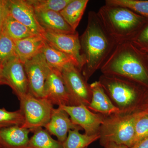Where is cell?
<instances>
[{
    "mask_svg": "<svg viewBox=\"0 0 148 148\" xmlns=\"http://www.w3.org/2000/svg\"><path fill=\"white\" fill-rule=\"evenodd\" d=\"M99 82L107 95L121 113L135 112L140 97L137 83L130 80L102 74Z\"/></svg>",
    "mask_w": 148,
    "mask_h": 148,
    "instance_id": "cell-5",
    "label": "cell"
},
{
    "mask_svg": "<svg viewBox=\"0 0 148 148\" xmlns=\"http://www.w3.org/2000/svg\"><path fill=\"white\" fill-rule=\"evenodd\" d=\"M37 20L45 32L62 34H75L60 12L53 11H35Z\"/></svg>",
    "mask_w": 148,
    "mask_h": 148,
    "instance_id": "cell-17",
    "label": "cell"
},
{
    "mask_svg": "<svg viewBox=\"0 0 148 148\" xmlns=\"http://www.w3.org/2000/svg\"><path fill=\"white\" fill-rule=\"evenodd\" d=\"M106 4L127 8L141 16L148 18V1L106 0Z\"/></svg>",
    "mask_w": 148,
    "mask_h": 148,
    "instance_id": "cell-26",
    "label": "cell"
},
{
    "mask_svg": "<svg viewBox=\"0 0 148 148\" xmlns=\"http://www.w3.org/2000/svg\"><path fill=\"white\" fill-rule=\"evenodd\" d=\"M60 107L68 113L74 124L84 130L85 134L88 135L99 134L105 116L92 112L83 105Z\"/></svg>",
    "mask_w": 148,
    "mask_h": 148,
    "instance_id": "cell-10",
    "label": "cell"
},
{
    "mask_svg": "<svg viewBox=\"0 0 148 148\" xmlns=\"http://www.w3.org/2000/svg\"><path fill=\"white\" fill-rule=\"evenodd\" d=\"M102 74L130 80L148 88V70L131 42L118 43L101 69Z\"/></svg>",
    "mask_w": 148,
    "mask_h": 148,
    "instance_id": "cell-2",
    "label": "cell"
},
{
    "mask_svg": "<svg viewBox=\"0 0 148 148\" xmlns=\"http://www.w3.org/2000/svg\"><path fill=\"white\" fill-rule=\"evenodd\" d=\"M16 57L14 41L2 29L0 32V64L3 66Z\"/></svg>",
    "mask_w": 148,
    "mask_h": 148,
    "instance_id": "cell-24",
    "label": "cell"
},
{
    "mask_svg": "<svg viewBox=\"0 0 148 148\" xmlns=\"http://www.w3.org/2000/svg\"><path fill=\"white\" fill-rule=\"evenodd\" d=\"M35 11H53L60 12L72 0H27Z\"/></svg>",
    "mask_w": 148,
    "mask_h": 148,
    "instance_id": "cell-25",
    "label": "cell"
},
{
    "mask_svg": "<svg viewBox=\"0 0 148 148\" xmlns=\"http://www.w3.org/2000/svg\"><path fill=\"white\" fill-rule=\"evenodd\" d=\"M3 69V66L0 64V86L4 85Z\"/></svg>",
    "mask_w": 148,
    "mask_h": 148,
    "instance_id": "cell-33",
    "label": "cell"
},
{
    "mask_svg": "<svg viewBox=\"0 0 148 148\" xmlns=\"http://www.w3.org/2000/svg\"><path fill=\"white\" fill-rule=\"evenodd\" d=\"M139 111L105 116L99 131L100 145L114 143L130 148L133 145L135 124Z\"/></svg>",
    "mask_w": 148,
    "mask_h": 148,
    "instance_id": "cell-4",
    "label": "cell"
},
{
    "mask_svg": "<svg viewBox=\"0 0 148 148\" xmlns=\"http://www.w3.org/2000/svg\"><path fill=\"white\" fill-rule=\"evenodd\" d=\"M61 73L69 92L70 106L83 105L87 107L91 101L92 92L81 72L71 64Z\"/></svg>",
    "mask_w": 148,
    "mask_h": 148,
    "instance_id": "cell-7",
    "label": "cell"
},
{
    "mask_svg": "<svg viewBox=\"0 0 148 148\" xmlns=\"http://www.w3.org/2000/svg\"><path fill=\"white\" fill-rule=\"evenodd\" d=\"M41 53L51 69L61 72L66 67L71 64L77 67L75 62L71 57L53 47L46 41Z\"/></svg>",
    "mask_w": 148,
    "mask_h": 148,
    "instance_id": "cell-19",
    "label": "cell"
},
{
    "mask_svg": "<svg viewBox=\"0 0 148 148\" xmlns=\"http://www.w3.org/2000/svg\"><path fill=\"white\" fill-rule=\"evenodd\" d=\"M30 129L20 126L0 129V148H29Z\"/></svg>",
    "mask_w": 148,
    "mask_h": 148,
    "instance_id": "cell-16",
    "label": "cell"
},
{
    "mask_svg": "<svg viewBox=\"0 0 148 148\" xmlns=\"http://www.w3.org/2000/svg\"><path fill=\"white\" fill-rule=\"evenodd\" d=\"M80 130H70L63 143V148H87L90 144L99 140L100 135H88L81 134Z\"/></svg>",
    "mask_w": 148,
    "mask_h": 148,
    "instance_id": "cell-23",
    "label": "cell"
},
{
    "mask_svg": "<svg viewBox=\"0 0 148 148\" xmlns=\"http://www.w3.org/2000/svg\"><path fill=\"white\" fill-rule=\"evenodd\" d=\"M44 98L53 106H70L69 92L60 71L51 68L45 84Z\"/></svg>",
    "mask_w": 148,
    "mask_h": 148,
    "instance_id": "cell-13",
    "label": "cell"
},
{
    "mask_svg": "<svg viewBox=\"0 0 148 148\" xmlns=\"http://www.w3.org/2000/svg\"><path fill=\"white\" fill-rule=\"evenodd\" d=\"M148 137V110H146L139 111L138 113L135 122V136L132 146Z\"/></svg>",
    "mask_w": 148,
    "mask_h": 148,
    "instance_id": "cell-28",
    "label": "cell"
},
{
    "mask_svg": "<svg viewBox=\"0 0 148 148\" xmlns=\"http://www.w3.org/2000/svg\"><path fill=\"white\" fill-rule=\"evenodd\" d=\"M28 82L29 93L37 98H44L46 80L51 68L40 53L24 63Z\"/></svg>",
    "mask_w": 148,
    "mask_h": 148,
    "instance_id": "cell-8",
    "label": "cell"
},
{
    "mask_svg": "<svg viewBox=\"0 0 148 148\" xmlns=\"http://www.w3.org/2000/svg\"><path fill=\"white\" fill-rule=\"evenodd\" d=\"M88 2V0H72L60 12L64 20L74 31H76Z\"/></svg>",
    "mask_w": 148,
    "mask_h": 148,
    "instance_id": "cell-20",
    "label": "cell"
},
{
    "mask_svg": "<svg viewBox=\"0 0 148 148\" xmlns=\"http://www.w3.org/2000/svg\"><path fill=\"white\" fill-rule=\"evenodd\" d=\"M24 115L21 110L10 112L0 108V129L13 126H22L24 124Z\"/></svg>",
    "mask_w": 148,
    "mask_h": 148,
    "instance_id": "cell-27",
    "label": "cell"
},
{
    "mask_svg": "<svg viewBox=\"0 0 148 148\" xmlns=\"http://www.w3.org/2000/svg\"><path fill=\"white\" fill-rule=\"evenodd\" d=\"M14 41L17 57L23 63L41 53L46 43L40 35Z\"/></svg>",
    "mask_w": 148,
    "mask_h": 148,
    "instance_id": "cell-18",
    "label": "cell"
},
{
    "mask_svg": "<svg viewBox=\"0 0 148 148\" xmlns=\"http://www.w3.org/2000/svg\"><path fill=\"white\" fill-rule=\"evenodd\" d=\"M131 42L134 45L139 46L141 48L148 50V24L140 30Z\"/></svg>",
    "mask_w": 148,
    "mask_h": 148,
    "instance_id": "cell-29",
    "label": "cell"
},
{
    "mask_svg": "<svg viewBox=\"0 0 148 148\" xmlns=\"http://www.w3.org/2000/svg\"><path fill=\"white\" fill-rule=\"evenodd\" d=\"M79 39L84 61L81 73L88 82L101 69L117 44L106 32L97 12L93 11L88 14L87 26Z\"/></svg>",
    "mask_w": 148,
    "mask_h": 148,
    "instance_id": "cell-1",
    "label": "cell"
},
{
    "mask_svg": "<svg viewBox=\"0 0 148 148\" xmlns=\"http://www.w3.org/2000/svg\"><path fill=\"white\" fill-rule=\"evenodd\" d=\"M130 148H148V137L136 143Z\"/></svg>",
    "mask_w": 148,
    "mask_h": 148,
    "instance_id": "cell-31",
    "label": "cell"
},
{
    "mask_svg": "<svg viewBox=\"0 0 148 148\" xmlns=\"http://www.w3.org/2000/svg\"><path fill=\"white\" fill-rule=\"evenodd\" d=\"M4 85L8 86L18 100L29 93V82L24 63L17 57L9 61L3 66Z\"/></svg>",
    "mask_w": 148,
    "mask_h": 148,
    "instance_id": "cell-11",
    "label": "cell"
},
{
    "mask_svg": "<svg viewBox=\"0 0 148 148\" xmlns=\"http://www.w3.org/2000/svg\"><path fill=\"white\" fill-rule=\"evenodd\" d=\"M104 148H129L123 145H117L114 143H110L106 144L104 146Z\"/></svg>",
    "mask_w": 148,
    "mask_h": 148,
    "instance_id": "cell-32",
    "label": "cell"
},
{
    "mask_svg": "<svg viewBox=\"0 0 148 148\" xmlns=\"http://www.w3.org/2000/svg\"><path fill=\"white\" fill-rule=\"evenodd\" d=\"M42 37L48 43L71 57L75 62L77 68L81 72L84 61L77 32L66 34L45 32Z\"/></svg>",
    "mask_w": 148,
    "mask_h": 148,
    "instance_id": "cell-9",
    "label": "cell"
},
{
    "mask_svg": "<svg viewBox=\"0 0 148 148\" xmlns=\"http://www.w3.org/2000/svg\"><path fill=\"white\" fill-rule=\"evenodd\" d=\"M9 12L14 19L36 34L42 36L45 31L37 20L34 8L26 0H6Z\"/></svg>",
    "mask_w": 148,
    "mask_h": 148,
    "instance_id": "cell-12",
    "label": "cell"
},
{
    "mask_svg": "<svg viewBox=\"0 0 148 148\" xmlns=\"http://www.w3.org/2000/svg\"><path fill=\"white\" fill-rule=\"evenodd\" d=\"M44 127L51 135L55 136L62 144L70 130H82L73 123L68 113L60 107L53 109L50 120Z\"/></svg>",
    "mask_w": 148,
    "mask_h": 148,
    "instance_id": "cell-14",
    "label": "cell"
},
{
    "mask_svg": "<svg viewBox=\"0 0 148 148\" xmlns=\"http://www.w3.org/2000/svg\"><path fill=\"white\" fill-rule=\"evenodd\" d=\"M32 132L34 135L29 140V148H63V144L51 138L47 130L42 127Z\"/></svg>",
    "mask_w": 148,
    "mask_h": 148,
    "instance_id": "cell-22",
    "label": "cell"
},
{
    "mask_svg": "<svg viewBox=\"0 0 148 148\" xmlns=\"http://www.w3.org/2000/svg\"><path fill=\"white\" fill-rule=\"evenodd\" d=\"M7 11V8L6 0H0V32L2 29Z\"/></svg>",
    "mask_w": 148,
    "mask_h": 148,
    "instance_id": "cell-30",
    "label": "cell"
},
{
    "mask_svg": "<svg viewBox=\"0 0 148 148\" xmlns=\"http://www.w3.org/2000/svg\"><path fill=\"white\" fill-rule=\"evenodd\" d=\"M97 14L106 32L117 44L132 41L143 28L146 18L127 8L107 4Z\"/></svg>",
    "mask_w": 148,
    "mask_h": 148,
    "instance_id": "cell-3",
    "label": "cell"
},
{
    "mask_svg": "<svg viewBox=\"0 0 148 148\" xmlns=\"http://www.w3.org/2000/svg\"><path fill=\"white\" fill-rule=\"evenodd\" d=\"M90 85L92 98L87 108L90 111L104 116L121 113L111 101L99 81L94 82Z\"/></svg>",
    "mask_w": 148,
    "mask_h": 148,
    "instance_id": "cell-15",
    "label": "cell"
},
{
    "mask_svg": "<svg viewBox=\"0 0 148 148\" xmlns=\"http://www.w3.org/2000/svg\"><path fill=\"white\" fill-rule=\"evenodd\" d=\"M20 110L24 118L21 127L33 130L44 127L50 120L54 108L53 105L45 98H37L31 94L21 97Z\"/></svg>",
    "mask_w": 148,
    "mask_h": 148,
    "instance_id": "cell-6",
    "label": "cell"
},
{
    "mask_svg": "<svg viewBox=\"0 0 148 148\" xmlns=\"http://www.w3.org/2000/svg\"><path fill=\"white\" fill-rule=\"evenodd\" d=\"M2 29L13 40L23 39L38 35L14 19L9 12L8 9Z\"/></svg>",
    "mask_w": 148,
    "mask_h": 148,
    "instance_id": "cell-21",
    "label": "cell"
}]
</instances>
